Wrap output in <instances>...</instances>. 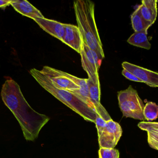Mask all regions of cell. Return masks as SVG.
<instances>
[{"mask_svg":"<svg viewBox=\"0 0 158 158\" xmlns=\"http://www.w3.org/2000/svg\"><path fill=\"white\" fill-rule=\"evenodd\" d=\"M122 66L125 70L131 73L149 86L157 87L158 86V74L148 69L127 62H123Z\"/></svg>","mask_w":158,"mask_h":158,"instance_id":"8","label":"cell"},{"mask_svg":"<svg viewBox=\"0 0 158 158\" xmlns=\"http://www.w3.org/2000/svg\"><path fill=\"white\" fill-rule=\"evenodd\" d=\"M11 2V0H0V9H5L10 6Z\"/></svg>","mask_w":158,"mask_h":158,"instance_id":"21","label":"cell"},{"mask_svg":"<svg viewBox=\"0 0 158 158\" xmlns=\"http://www.w3.org/2000/svg\"><path fill=\"white\" fill-rule=\"evenodd\" d=\"M45 32L62 41L64 34V24L45 18L34 20Z\"/></svg>","mask_w":158,"mask_h":158,"instance_id":"11","label":"cell"},{"mask_svg":"<svg viewBox=\"0 0 158 158\" xmlns=\"http://www.w3.org/2000/svg\"><path fill=\"white\" fill-rule=\"evenodd\" d=\"M88 85L89 98L94 106L96 114L102 118L106 122L112 120L110 114L100 102V85H95L89 78Z\"/></svg>","mask_w":158,"mask_h":158,"instance_id":"10","label":"cell"},{"mask_svg":"<svg viewBox=\"0 0 158 158\" xmlns=\"http://www.w3.org/2000/svg\"><path fill=\"white\" fill-rule=\"evenodd\" d=\"M123 134L122 127L112 119L106 122V126L98 136L100 148H114Z\"/></svg>","mask_w":158,"mask_h":158,"instance_id":"6","label":"cell"},{"mask_svg":"<svg viewBox=\"0 0 158 158\" xmlns=\"http://www.w3.org/2000/svg\"><path fill=\"white\" fill-rule=\"evenodd\" d=\"M10 5L17 12L33 20L44 17L39 10L26 0H12Z\"/></svg>","mask_w":158,"mask_h":158,"instance_id":"12","label":"cell"},{"mask_svg":"<svg viewBox=\"0 0 158 158\" xmlns=\"http://www.w3.org/2000/svg\"><path fill=\"white\" fill-rule=\"evenodd\" d=\"M148 30L135 32L127 40L129 44L145 49L149 50L151 44L149 41L148 37Z\"/></svg>","mask_w":158,"mask_h":158,"instance_id":"15","label":"cell"},{"mask_svg":"<svg viewBox=\"0 0 158 158\" xmlns=\"http://www.w3.org/2000/svg\"><path fill=\"white\" fill-rule=\"evenodd\" d=\"M157 0H142L139 5L141 16L147 22L153 24L157 16Z\"/></svg>","mask_w":158,"mask_h":158,"instance_id":"13","label":"cell"},{"mask_svg":"<svg viewBox=\"0 0 158 158\" xmlns=\"http://www.w3.org/2000/svg\"><path fill=\"white\" fill-rule=\"evenodd\" d=\"M40 71L57 88L70 91L79 89V87L66 75L65 72L48 66H44Z\"/></svg>","mask_w":158,"mask_h":158,"instance_id":"7","label":"cell"},{"mask_svg":"<svg viewBox=\"0 0 158 158\" xmlns=\"http://www.w3.org/2000/svg\"><path fill=\"white\" fill-rule=\"evenodd\" d=\"M140 129L148 132V140L151 148L158 150V123L157 122L143 121L138 124Z\"/></svg>","mask_w":158,"mask_h":158,"instance_id":"14","label":"cell"},{"mask_svg":"<svg viewBox=\"0 0 158 158\" xmlns=\"http://www.w3.org/2000/svg\"><path fill=\"white\" fill-rule=\"evenodd\" d=\"M122 73L123 75V76L124 77H125L127 79H129V80H131V81H134V82L142 83L141 80H139V78L136 77L133 74L127 72V70H125V69H123V70Z\"/></svg>","mask_w":158,"mask_h":158,"instance_id":"20","label":"cell"},{"mask_svg":"<svg viewBox=\"0 0 158 158\" xmlns=\"http://www.w3.org/2000/svg\"><path fill=\"white\" fill-rule=\"evenodd\" d=\"M95 123L96 124L97 130H98V136H99L105 127L106 122L104 121L102 118L100 117L99 115H97Z\"/></svg>","mask_w":158,"mask_h":158,"instance_id":"19","label":"cell"},{"mask_svg":"<svg viewBox=\"0 0 158 158\" xmlns=\"http://www.w3.org/2000/svg\"><path fill=\"white\" fill-rule=\"evenodd\" d=\"M98 155L99 158H119L120 153L116 149L100 148Z\"/></svg>","mask_w":158,"mask_h":158,"instance_id":"18","label":"cell"},{"mask_svg":"<svg viewBox=\"0 0 158 158\" xmlns=\"http://www.w3.org/2000/svg\"><path fill=\"white\" fill-rule=\"evenodd\" d=\"M1 95L5 105L19 122L25 139L27 141H35L49 121V117L32 108L24 97L20 86L10 77L6 78Z\"/></svg>","mask_w":158,"mask_h":158,"instance_id":"1","label":"cell"},{"mask_svg":"<svg viewBox=\"0 0 158 158\" xmlns=\"http://www.w3.org/2000/svg\"><path fill=\"white\" fill-rule=\"evenodd\" d=\"M62 42L80 54L83 40L78 27L74 25L64 24V34Z\"/></svg>","mask_w":158,"mask_h":158,"instance_id":"9","label":"cell"},{"mask_svg":"<svg viewBox=\"0 0 158 158\" xmlns=\"http://www.w3.org/2000/svg\"><path fill=\"white\" fill-rule=\"evenodd\" d=\"M73 7L83 41L102 60L105 56L95 21V4L90 0H77L74 2Z\"/></svg>","mask_w":158,"mask_h":158,"instance_id":"2","label":"cell"},{"mask_svg":"<svg viewBox=\"0 0 158 158\" xmlns=\"http://www.w3.org/2000/svg\"><path fill=\"white\" fill-rule=\"evenodd\" d=\"M119 107L123 116L144 121L143 102L136 89L130 85L127 89L118 92Z\"/></svg>","mask_w":158,"mask_h":158,"instance_id":"4","label":"cell"},{"mask_svg":"<svg viewBox=\"0 0 158 158\" xmlns=\"http://www.w3.org/2000/svg\"><path fill=\"white\" fill-rule=\"evenodd\" d=\"M143 116L145 120L151 122L158 117V106L155 102H149L144 106L143 111Z\"/></svg>","mask_w":158,"mask_h":158,"instance_id":"17","label":"cell"},{"mask_svg":"<svg viewBox=\"0 0 158 158\" xmlns=\"http://www.w3.org/2000/svg\"><path fill=\"white\" fill-rule=\"evenodd\" d=\"M29 72L30 74L45 90L78 114L85 121L95 123L97 115L95 112L75 94L71 91L55 87L51 81L40 70L33 68Z\"/></svg>","mask_w":158,"mask_h":158,"instance_id":"3","label":"cell"},{"mask_svg":"<svg viewBox=\"0 0 158 158\" xmlns=\"http://www.w3.org/2000/svg\"><path fill=\"white\" fill-rule=\"evenodd\" d=\"M131 23L135 32L148 30L152 25V24L147 22L141 16L139 6L134 12L131 16Z\"/></svg>","mask_w":158,"mask_h":158,"instance_id":"16","label":"cell"},{"mask_svg":"<svg viewBox=\"0 0 158 158\" xmlns=\"http://www.w3.org/2000/svg\"><path fill=\"white\" fill-rule=\"evenodd\" d=\"M80 54L82 67L87 73L89 79L95 85H100L98 70L102 61L99 60L96 52L89 48L84 41Z\"/></svg>","mask_w":158,"mask_h":158,"instance_id":"5","label":"cell"}]
</instances>
